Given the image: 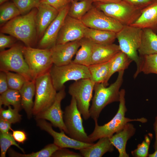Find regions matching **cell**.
<instances>
[{
  "instance_id": "6da1fadb",
  "label": "cell",
  "mask_w": 157,
  "mask_h": 157,
  "mask_svg": "<svg viewBox=\"0 0 157 157\" xmlns=\"http://www.w3.org/2000/svg\"><path fill=\"white\" fill-rule=\"evenodd\" d=\"M37 11V8H34L10 20L0 27V33L13 36L26 46L34 47L38 39L35 20Z\"/></svg>"
},
{
  "instance_id": "7a4b0ae2",
  "label": "cell",
  "mask_w": 157,
  "mask_h": 157,
  "mask_svg": "<svg viewBox=\"0 0 157 157\" xmlns=\"http://www.w3.org/2000/svg\"><path fill=\"white\" fill-rule=\"evenodd\" d=\"M125 91L122 89L120 91L119 107L117 113L112 119L107 123L99 126L97 122H95V127L93 131L88 136L92 143L103 137L110 138L115 133L122 129L126 124L131 122L138 121L146 123L147 119L144 117L131 119L125 117L127 111L125 98Z\"/></svg>"
},
{
  "instance_id": "3957f363",
  "label": "cell",
  "mask_w": 157,
  "mask_h": 157,
  "mask_svg": "<svg viewBox=\"0 0 157 157\" xmlns=\"http://www.w3.org/2000/svg\"><path fill=\"white\" fill-rule=\"evenodd\" d=\"M124 72V71L119 72L116 80L108 87L103 83L95 84L94 94L89 109L90 117L94 122L98 121L100 113L107 105L119 101V89L123 82Z\"/></svg>"
},
{
  "instance_id": "277c9868",
  "label": "cell",
  "mask_w": 157,
  "mask_h": 157,
  "mask_svg": "<svg viewBox=\"0 0 157 157\" xmlns=\"http://www.w3.org/2000/svg\"><path fill=\"white\" fill-rule=\"evenodd\" d=\"M142 31V29L139 28L125 26L116 33V38L120 51L136 64L137 69L133 76L134 78L141 72L142 59L138 55V51L140 44Z\"/></svg>"
},
{
  "instance_id": "5b68a950",
  "label": "cell",
  "mask_w": 157,
  "mask_h": 157,
  "mask_svg": "<svg viewBox=\"0 0 157 157\" xmlns=\"http://www.w3.org/2000/svg\"><path fill=\"white\" fill-rule=\"evenodd\" d=\"M94 3L97 8L124 26L133 24L141 15L143 10L122 0L115 3Z\"/></svg>"
},
{
  "instance_id": "8992f818",
  "label": "cell",
  "mask_w": 157,
  "mask_h": 157,
  "mask_svg": "<svg viewBox=\"0 0 157 157\" xmlns=\"http://www.w3.org/2000/svg\"><path fill=\"white\" fill-rule=\"evenodd\" d=\"M49 73L53 85L58 91L65 88L64 84L66 82L90 78V77L88 67L72 62L60 66L53 64Z\"/></svg>"
},
{
  "instance_id": "52a82bcc",
  "label": "cell",
  "mask_w": 157,
  "mask_h": 157,
  "mask_svg": "<svg viewBox=\"0 0 157 157\" xmlns=\"http://www.w3.org/2000/svg\"><path fill=\"white\" fill-rule=\"evenodd\" d=\"M23 46L16 44L0 52V71H12L24 76L27 81L34 80L23 54Z\"/></svg>"
},
{
  "instance_id": "ba28073f",
  "label": "cell",
  "mask_w": 157,
  "mask_h": 157,
  "mask_svg": "<svg viewBox=\"0 0 157 157\" xmlns=\"http://www.w3.org/2000/svg\"><path fill=\"white\" fill-rule=\"evenodd\" d=\"M22 51L34 80L49 71L53 65L51 49H43L23 46Z\"/></svg>"
},
{
  "instance_id": "9c48e42d",
  "label": "cell",
  "mask_w": 157,
  "mask_h": 157,
  "mask_svg": "<svg viewBox=\"0 0 157 157\" xmlns=\"http://www.w3.org/2000/svg\"><path fill=\"white\" fill-rule=\"evenodd\" d=\"M35 97L33 108L35 116L49 107L54 102L57 92L53 84L49 72L35 80Z\"/></svg>"
},
{
  "instance_id": "30bf717a",
  "label": "cell",
  "mask_w": 157,
  "mask_h": 157,
  "mask_svg": "<svg viewBox=\"0 0 157 157\" xmlns=\"http://www.w3.org/2000/svg\"><path fill=\"white\" fill-rule=\"evenodd\" d=\"M81 114L78 109L75 99L72 97L70 104L63 112V119L70 138L87 143H92L85 132L83 124Z\"/></svg>"
},
{
  "instance_id": "8fae6325",
  "label": "cell",
  "mask_w": 157,
  "mask_h": 157,
  "mask_svg": "<svg viewBox=\"0 0 157 157\" xmlns=\"http://www.w3.org/2000/svg\"><path fill=\"white\" fill-rule=\"evenodd\" d=\"M95 84L90 78L75 81L68 88V93L75 99L78 109L83 119L90 117V102L92 99Z\"/></svg>"
},
{
  "instance_id": "7c38bea8",
  "label": "cell",
  "mask_w": 157,
  "mask_h": 157,
  "mask_svg": "<svg viewBox=\"0 0 157 157\" xmlns=\"http://www.w3.org/2000/svg\"><path fill=\"white\" fill-rule=\"evenodd\" d=\"M81 20L87 27L116 33L119 31L124 26L118 22L108 16L93 5Z\"/></svg>"
},
{
  "instance_id": "4fadbf2b",
  "label": "cell",
  "mask_w": 157,
  "mask_h": 157,
  "mask_svg": "<svg viewBox=\"0 0 157 157\" xmlns=\"http://www.w3.org/2000/svg\"><path fill=\"white\" fill-rule=\"evenodd\" d=\"M65 88L57 93L53 104L48 108L35 115L36 119H44L49 121L52 126L63 131L67 134L68 131L63 119V112L61 106L62 101L65 97Z\"/></svg>"
},
{
  "instance_id": "5bb4252c",
  "label": "cell",
  "mask_w": 157,
  "mask_h": 157,
  "mask_svg": "<svg viewBox=\"0 0 157 157\" xmlns=\"http://www.w3.org/2000/svg\"><path fill=\"white\" fill-rule=\"evenodd\" d=\"M87 28L81 20L67 15L59 32L56 44H64L81 40L84 38Z\"/></svg>"
},
{
  "instance_id": "9a60e30c",
  "label": "cell",
  "mask_w": 157,
  "mask_h": 157,
  "mask_svg": "<svg viewBox=\"0 0 157 157\" xmlns=\"http://www.w3.org/2000/svg\"><path fill=\"white\" fill-rule=\"evenodd\" d=\"M36 120L37 125L51 135L53 138V143L60 148H68L79 150L90 146L94 144L83 142L73 139L66 135L63 130H61L60 132H56L52 128L51 123L45 119Z\"/></svg>"
},
{
  "instance_id": "2e32d148",
  "label": "cell",
  "mask_w": 157,
  "mask_h": 157,
  "mask_svg": "<svg viewBox=\"0 0 157 157\" xmlns=\"http://www.w3.org/2000/svg\"><path fill=\"white\" fill-rule=\"evenodd\" d=\"M70 3L59 11L57 16L48 27L40 39L38 48L49 49L56 44L59 32L68 14Z\"/></svg>"
},
{
  "instance_id": "e0dca14e",
  "label": "cell",
  "mask_w": 157,
  "mask_h": 157,
  "mask_svg": "<svg viewBox=\"0 0 157 157\" xmlns=\"http://www.w3.org/2000/svg\"><path fill=\"white\" fill-rule=\"evenodd\" d=\"M80 47L79 40L62 44H56L51 49L54 65L60 66L72 62V58Z\"/></svg>"
},
{
  "instance_id": "ac0fdd59",
  "label": "cell",
  "mask_w": 157,
  "mask_h": 157,
  "mask_svg": "<svg viewBox=\"0 0 157 157\" xmlns=\"http://www.w3.org/2000/svg\"><path fill=\"white\" fill-rule=\"evenodd\" d=\"M37 8L36 23L38 39H40L59 12L51 6L40 2Z\"/></svg>"
},
{
  "instance_id": "d6986e66",
  "label": "cell",
  "mask_w": 157,
  "mask_h": 157,
  "mask_svg": "<svg viewBox=\"0 0 157 157\" xmlns=\"http://www.w3.org/2000/svg\"><path fill=\"white\" fill-rule=\"evenodd\" d=\"M135 131L134 125L128 122L122 129L109 138L111 144L118 150L119 157H129L126 152V144L128 140L135 134Z\"/></svg>"
},
{
  "instance_id": "ffe728a7",
  "label": "cell",
  "mask_w": 157,
  "mask_h": 157,
  "mask_svg": "<svg viewBox=\"0 0 157 157\" xmlns=\"http://www.w3.org/2000/svg\"><path fill=\"white\" fill-rule=\"evenodd\" d=\"M120 51L119 45L94 44L91 57V65L99 64L110 60Z\"/></svg>"
},
{
  "instance_id": "44dd1931",
  "label": "cell",
  "mask_w": 157,
  "mask_h": 157,
  "mask_svg": "<svg viewBox=\"0 0 157 157\" xmlns=\"http://www.w3.org/2000/svg\"><path fill=\"white\" fill-rule=\"evenodd\" d=\"M130 26L141 29H157V1L144 9L139 17Z\"/></svg>"
},
{
  "instance_id": "7402d4cb",
  "label": "cell",
  "mask_w": 157,
  "mask_h": 157,
  "mask_svg": "<svg viewBox=\"0 0 157 157\" xmlns=\"http://www.w3.org/2000/svg\"><path fill=\"white\" fill-rule=\"evenodd\" d=\"M114 150V146L109 138L106 137L101 138L96 143L79 150L82 157H101L106 152H111Z\"/></svg>"
},
{
  "instance_id": "603a6c76",
  "label": "cell",
  "mask_w": 157,
  "mask_h": 157,
  "mask_svg": "<svg viewBox=\"0 0 157 157\" xmlns=\"http://www.w3.org/2000/svg\"><path fill=\"white\" fill-rule=\"evenodd\" d=\"M142 29L140 44L138 51L140 56L157 54V35L151 29Z\"/></svg>"
},
{
  "instance_id": "cb8c5ba5",
  "label": "cell",
  "mask_w": 157,
  "mask_h": 157,
  "mask_svg": "<svg viewBox=\"0 0 157 157\" xmlns=\"http://www.w3.org/2000/svg\"><path fill=\"white\" fill-rule=\"evenodd\" d=\"M19 91L21 96L22 107L28 118L30 119L33 115V98L35 92V80L26 81Z\"/></svg>"
},
{
  "instance_id": "d4e9b609",
  "label": "cell",
  "mask_w": 157,
  "mask_h": 157,
  "mask_svg": "<svg viewBox=\"0 0 157 157\" xmlns=\"http://www.w3.org/2000/svg\"><path fill=\"white\" fill-rule=\"evenodd\" d=\"M84 37L89 39L94 44H109L113 43L116 38V33L87 27Z\"/></svg>"
},
{
  "instance_id": "484cf974",
  "label": "cell",
  "mask_w": 157,
  "mask_h": 157,
  "mask_svg": "<svg viewBox=\"0 0 157 157\" xmlns=\"http://www.w3.org/2000/svg\"><path fill=\"white\" fill-rule=\"evenodd\" d=\"M80 48L78 50L72 62L87 67L91 65V57L94 43L83 38L80 40Z\"/></svg>"
},
{
  "instance_id": "4316f807",
  "label": "cell",
  "mask_w": 157,
  "mask_h": 157,
  "mask_svg": "<svg viewBox=\"0 0 157 157\" xmlns=\"http://www.w3.org/2000/svg\"><path fill=\"white\" fill-rule=\"evenodd\" d=\"M133 61L125 53L120 51L111 59L110 69L107 78L104 84L107 87L108 81L112 76L115 73L124 71L127 69L131 63Z\"/></svg>"
},
{
  "instance_id": "83f0119b",
  "label": "cell",
  "mask_w": 157,
  "mask_h": 157,
  "mask_svg": "<svg viewBox=\"0 0 157 157\" xmlns=\"http://www.w3.org/2000/svg\"><path fill=\"white\" fill-rule=\"evenodd\" d=\"M110 60L102 63L91 65L88 67L90 75V78L94 84L105 83L110 72Z\"/></svg>"
},
{
  "instance_id": "f1b7e54d",
  "label": "cell",
  "mask_w": 157,
  "mask_h": 157,
  "mask_svg": "<svg viewBox=\"0 0 157 157\" xmlns=\"http://www.w3.org/2000/svg\"><path fill=\"white\" fill-rule=\"evenodd\" d=\"M67 15L76 19L81 20L92 6V0L72 1Z\"/></svg>"
},
{
  "instance_id": "f546056e",
  "label": "cell",
  "mask_w": 157,
  "mask_h": 157,
  "mask_svg": "<svg viewBox=\"0 0 157 157\" xmlns=\"http://www.w3.org/2000/svg\"><path fill=\"white\" fill-rule=\"evenodd\" d=\"M2 105L7 106H12L19 111L22 107L21 96L19 91L9 89L1 94L0 108Z\"/></svg>"
},
{
  "instance_id": "4dcf8cb0",
  "label": "cell",
  "mask_w": 157,
  "mask_h": 157,
  "mask_svg": "<svg viewBox=\"0 0 157 157\" xmlns=\"http://www.w3.org/2000/svg\"><path fill=\"white\" fill-rule=\"evenodd\" d=\"M60 148L54 143L47 145L43 149L36 152L29 154H21L15 151L12 149H9V156L13 157H51L53 154Z\"/></svg>"
},
{
  "instance_id": "1f68e13d",
  "label": "cell",
  "mask_w": 157,
  "mask_h": 157,
  "mask_svg": "<svg viewBox=\"0 0 157 157\" xmlns=\"http://www.w3.org/2000/svg\"><path fill=\"white\" fill-rule=\"evenodd\" d=\"M20 15L18 9L13 1L6 2L1 5L0 27L10 20Z\"/></svg>"
},
{
  "instance_id": "d6a6232c",
  "label": "cell",
  "mask_w": 157,
  "mask_h": 157,
  "mask_svg": "<svg viewBox=\"0 0 157 157\" xmlns=\"http://www.w3.org/2000/svg\"><path fill=\"white\" fill-rule=\"evenodd\" d=\"M14 145L20 149L24 153V149L16 142L12 134L10 132L0 134V157H5L7 150L10 146Z\"/></svg>"
},
{
  "instance_id": "836d02e7",
  "label": "cell",
  "mask_w": 157,
  "mask_h": 157,
  "mask_svg": "<svg viewBox=\"0 0 157 157\" xmlns=\"http://www.w3.org/2000/svg\"><path fill=\"white\" fill-rule=\"evenodd\" d=\"M142 59L141 72L145 74H157V54L140 56Z\"/></svg>"
},
{
  "instance_id": "e575fe53",
  "label": "cell",
  "mask_w": 157,
  "mask_h": 157,
  "mask_svg": "<svg viewBox=\"0 0 157 157\" xmlns=\"http://www.w3.org/2000/svg\"><path fill=\"white\" fill-rule=\"evenodd\" d=\"M5 72L9 89L19 91L27 81L25 78L17 73H13L9 71Z\"/></svg>"
},
{
  "instance_id": "d590c367",
  "label": "cell",
  "mask_w": 157,
  "mask_h": 157,
  "mask_svg": "<svg viewBox=\"0 0 157 157\" xmlns=\"http://www.w3.org/2000/svg\"><path fill=\"white\" fill-rule=\"evenodd\" d=\"M8 107L6 109L2 108H0V118L11 124L19 122L22 119V115L19 113V111L15 108H12L10 106Z\"/></svg>"
},
{
  "instance_id": "8d00e7d4",
  "label": "cell",
  "mask_w": 157,
  "mask_h": 157,
  "mask_svg": "<svg viewBox=\"0 0 157 157\" xmlns=\"http://www.w3.org/2000/svg\"><path fill=\"white\" fill-rule=\"evenodd\" d=\"M152 137V135L151 133L146 135L142 142L138 144L136 149L131 151L132 156L135 157H148L149 154V147Z\"/></svg>"
},
{
  "instance_id": "74e56055",
  "label": "cell",
  "mask_w": 157,
  "mask_h": 157,
  "mask_svg": "<svg viewBox=\"0 0 157 157\" xmlns=\"http://www.w3.org/2000/svg\"><path fill=\"white\" fill-rule=\"evenodd\" d=\"M18 9L21 15L29 13L33 9L37 8L40 4L39 0H12Z\"/></svg>"
},
{
  "instance_id": "f35d334b",
  "label": "cell",
  "mask_w": 157,
  "mask_h": 157,
  "mask_svg": "<svg viewBox=\"0 0 157 157\" xmlns=\"http://www.w3.org/2000/svg\"><path fill=\"white\" fill-rule=\"evenodd\" d=\"M18 40L11 35H7L4 33H0V51H2L7 48H11L15 45Z\"/></svg>"
},
{
  "instance_id": "ab89813d",
  "label": "cell",
  "mask_w": 157,
  "mask_h": 157,
  "mask_svg": "<svg viewBox=\"0 0 157 157\" xmlns=\"http://www.w3.org/2000/svg\"><path fill=\"white\" fill-rule=\"evenodd\" d=\"M41 3L49 5L59 11L69 4V0H42Z\"/></svg>"
},
{
  "instance_id": "60d3db41",
  "label": "cell",
  "mask_w": 157,
  "mask_h": 157,
  "mask_svg": "<svg viewBox=\"0 0 157 157\" xmlns=\"http://www.w3.org/2000/svg\"><path fill=\"white\" fill-rule=\"evenodd\" d=\"M52 157H81L80 153L71 151L66 148H60L52 155Z\"/></svg>"
},
{
  "instance_id": "b9f144b4",
  "label": "cell",
  "mask_w": 157,
  "mask_h": 157,
  "mask_svg": "<svg viewBox=\"0 0 157 157\" xmlns=\"http://www.w3.org/2000/svg\"><path fill=\"white\" fill-rule=\"evenodd\" d=\"M12 135L16 142L19 143L23 144L27 139V136L26 132L23 130H14L12 129Z\"/></svg>"
},
{
  "instance_id": "7bdbcfd3",
  "label": "cell",
  "mask_w": 157,
  "mask_h": 157,
  "mask_svg": "<svg viewBox=\"0 0 157 157\" xmlns=\"http://www.w3.org/2000/svg\"><path fill=\"white\" fill-rule=\"evenodd\" d=\"M126 1L134 6L142 9L150 5L155 0H122Z\"/></svg>"
},
{
  "instance_id": "ee69618b",
  "label": "cell",
  "mask_w": 157,
  "mask_h": 157,
  "mask_svg": "<svg viewBox=\"0 0 157 157\" xmlns=\"http://www.w3.org/2000/svg\"><path fill=\"white\" fill-rule=\"evenodd\" d=\"M9 89L6 74L5 72H0V94H1Z\"/></svg>"
},
{
  "instance_id": "f6af8a7d",
  "label": "cell",
  "mask_w": 157,
  "mask_h": 157,
  "mask_svg": "<svg viewBox=\"0 0 157 157\" xmlns=\"http://www.w3.org/2000/svg\"><path fill=\"white\" fill-rule=\"evenodd\" d=\"M11 124L8 122L0 118V131L2 133H7L9 132L11 129Z\"/></svg>"
},
{
  "instance_id": "bcb514c9",
  "label": "cell",
  "mask_w": 157,
  "mask_h": 157,
  "mask_svg": "<svg viewBox=\"0 0 157 157\" xmlns=\"http://www.w3.org/2000/svg\"><path fill=\"white\" fill-rule=\"evenodd\" d=\"M154 130L155 133V141L153 147L155 151L157 150V115L155 118V122L153 124Z\"/></svg>"
},
{
  "instance_id": "7dc6e473",
  "label": "cell",
  "mask_w": 157,
  "mask_h": 157,
  "mask_svg": "<svg viewBox=\"0 0 157 157\" xmlns=\"http://www.w3.org/2000/svg\"><path fill=\"white\" fill-rule=\"evenodd\" d=\"M121 0H92L93 3H115L120 1Z\"/></svg>"
},
{
  "instance_id": "c3c4849f",
  "label": "cell",
  "mask_w": 157,
  "mask_h": 157,
  "mask_svg": "<svg viewBox=\"0 0 157 157\" xmlns=\"http://www.w3.org/2000/svg\"><path fill=\"white\" fill-rule=\"evenodd\" d=\"M148 157H157V150L155 151L153 153L151 154H149Z\"/></svg>"
},
{
  "instance_id": "681fc988",
  "label": "cell",
  "mask_w": 157,
  "mask_h": 157,
  "mask_svg": "<svg viewBox=\"0 0 157 157\" xmlns=\"http://www.w3.org/2000/svg\"><path fill=\"white\" fill-rule=\"evenodd\" d=\"M8 0H0V5L3 3L7 2Z\"/></svg>"
},
{
  "instance_id": "f907efd6",
  "label": "cell",
  "mask_w": 157,
  "mask_h": 157,
  "mask_svg": "<svg viewBox=\"0 0 157 157\" xmlns=\"http://www.w3.org/2000/svg\"><path fill=\"white\" fill-rule=\"evenodd\" d=\"M81 0H69L70 3L72 1H79Z\"/></svg>"
},
{
  "instance_id": "816d5d0a",
  "label": "cell",
  "mask_w": 157,
  "mask_h": 157,
  "mask_svg": "<svg viewBox=\"0 0 157 157\" xmlns=\"http://www.w3.org/2000/svg\"><path fill=\"white\" fill-rule=\"evenodd\" d=\"M40 1H41L42 0H39Z\"/></svg>"
},
{
  "instance_id": "f5cc1de1",
  "label": "cell",
  "mask_w": 157,
  "mask_h": 157,
  "mask_svg": "<svg viewBox=\"0 0 157 157\" xmlns=\"http://www.w3.org/2000/svg\"><path fill=\"white\" fill-rule=\"evenodd\" d=\"M155 1H157V0H155Z\"/></svg>"
}]
</instances>
